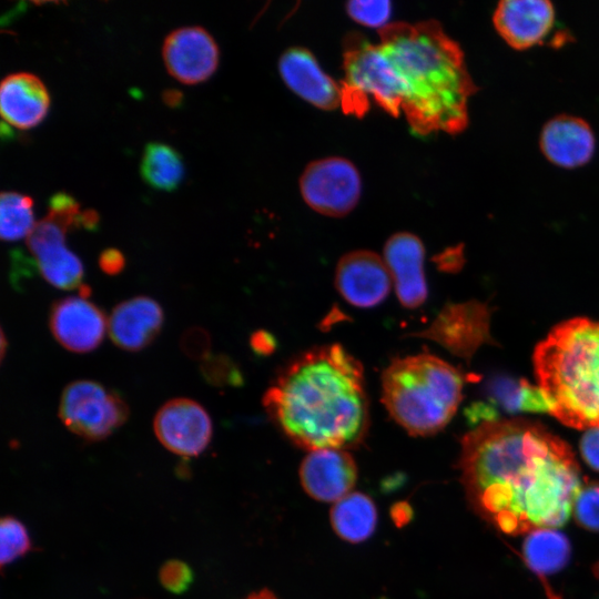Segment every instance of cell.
Listing matches in <instances>:
<instances>
[{
    "instance_id": "603a6c76",
    "label": "cell",
    "mask_w": 599,
    "mask_h": 599,
    "mask_svg": "<svg viewBox=\"0 0 599 599\" xmlns=\"http://www.w3.org/2000/svg\"><path fill=\"white\" fill-rule=\"evenodd\" d=\"M526 564L538 576L552 575L566 567L571 547L567 536L554 528H539L527 534L522 544Z\"/></svg>"
},
{
    "instance_id": "ffe728a7",
    "label": "cell",
    "mask_w": 599,
    "mask_h": 599,
    "mask_svg": "<svg viewBox=\"0 0 599 599\" xmlns=\"http://www.w3.org/2000/svg\"><path fill=\"white\" fill-rule=\"evenodd\" d=\"M50 106V95L40 78L29 72L7 75L0 87V111L3 120L18 129L40 124Z\"/></svg>"
},
{
    "instance_id": "52a82bcc",
    "label": "cell",
    "mask_w": 599,
    "mask_h": 599,
    "mask_svg": "<svg viewBox=\"0 0 599 599\" xmlns=\"http://www.w3.org/2000/svg\"><path fill=\"white\" fill-rule=\"evenodd\" d=\"M59 417L73 434L100 440L125 423L129 407L116 392L92 380H77L62 392Z\"/></svg>"
},
{
    "instance_id": "f1b7e54d",
    "label": "cell",
    "mask_w": 599,
    "mask_h": 599,
    "mask_svg": "<svg viewBox=\"0 0 599 599\" xmlns=\"http://www.w3.org/2000/svg\"><path fill=\"white\" fill-rule=\"evenodd\" d=\"M205 382L214 386L238 385L242 380L236 365L226 355H209L200 365Z\"/></svg>"
},
{
    "instance_id": "7a4b0ae2",
    "label": "cell",
    "mask_w": 599,
    "mask_h": 599,
    "mask_svg": "<svg viewBox=\"0 0 599 599\" xmlns=\"http://www.w3.org/2000/svg\"><path fill=\"white\" fill-rule=\"evenodd\" d=\"M268 417L308 451L359 446L369 428L361 362L335 343L293 357L263 396Z\"/></svg>"
},
{
    "instance_id": "44dd1931",
    "label": "cell",
    "mask_w": 599,
    "mask_h": 599,
    "mask_svg": "<svg viewBox=\"0 0 599 599\" xmlns=\"http://www.w3.org/2000/svg\"><path fill=\"white\" fill-rule=\"evenodd\" d=\"M483 311L473 303L446 306L434 322L414 336L432 339L458 356H467L480 341Z\"/></svg>"
},
{
    "instance_id": "d4e9b609",
    "label": "cell",
    "mask_w": 599,
    "mask_h": 599,
    "mask_svg": "<svg viewBox=\"0 0 599 599\" xmlns=\"http://www.w3.org/2000/svg\"><path fill=\"white\" fill-rule=\"evenodd\" d=\"M33 202L28 195L2 192L0 195V235L3 241L28 237L34 227Z\"/></svg>"
},
{
    "instance_id": "9c48e42d",
    "label": "cell",
    "mask_w": 599,
    "mask_h": 599,
    "mask_svg": "<svg viewBox=\"0 0 599 599\" xmlns=\"http://www.w3.org/2000/svg\"><path fill=\"white\" fill-rule=\"evenodd\" d=\"M154 433L170 451L185 457L200 455L212 437V422L206 410L189 398L166 402L156 413Z\"/></svg>"
},
{
    "instance_id": "277c9868",
    "label": "cell",
    "mask_w": 599,
    "mask_h": 599,
    "mask_svg": "<svg viewBox=\"0 0 599 599\" xmlns=\"http://www.w3.org/2000/svg\"><path fill=\"white\" fill-rule=\"evenodd\" d=\"M532 362L552 416L576 429L599 427V322L559 323L537 344Z\"/></svg>"
},
{
    "instance_id": "5b68a950",
    "label": "cell",
    "mask_w": 599,
    "mask_h": 599,
    "mask_svg": "<svg viewBox=\"0 0 599 599\" xmlns=\"http://www.w3.org/2000/svg\"><path fill=\"white\" fill-rule=\"evenodd\" d=\"M463 385L460 372L432 354L396 357L382 374V402L409 435L430 436L454 417Z\"/></svg>"
},
{
    "instance_id": "4dcf8cb0",
    "label": "cell",
    "mask_w": 599,
    "mask_h": 599,
    "mask_svg": "<svg viewBox=\"0 0 599 599\" xmlns=\"http://www.w3.org/2000/svg\"><path fill=\"white\" fill-rule=\"evenodd\" d=\"M80 206L75 200L63 192L51 196L48 216L61 223L67 230L79 223Z\"/></svg>"
},
{
    "instance_id": "2e32d148",
    "label": "cell",
    "mask_w": 599,
    "mask_h": 599,
    "mask_svg": "<svg viewBox=\"0 0 599 599\" xmlns=\"http://www.w3.org/2000/svg\"><path fill=\"white\" fill-rule=\"evenodd\" d=\"M49 325L54 338L74 353L98 347L108 327L103 312L81 296L57 301L50 311Z\"/></svg>"
},
{
    "instance_id": "ba28073f",
    "label": "cell",
    "mask_w": 599,
    "mask_h": 599,
    "mask_svg": "<svg viewBox=\"0 0 599 599\" xmlns=\"http://www.w3.org/2000/svg\"><path fill=\"white\" fill-rule=\"evenodd\" d=\"M298 186L303 201L313 211L342 217L358 204L363 183L352 161L343 156H326L305 166Z\"/></svg>"
},
{
    "instance_id": "8d00e7d4",
    "label": "cell",
    "mask_w": 599,
    "mask_h": 599,
    "mask_svg": "<svg viewBox=\"0 0 599 599\" xmlns=\"http://www.w3.org/2000/svg\"><path fill=\"white\" fill-rule=\"evenodd\" d=\"M162 98L169 106H177L183 100L182 93L177 90H166L163 92Z\"/></svg>"
},
{
    "instance_id": "1f68e13d",
    "label": "cell",
    "mask_w": 599,
    "mask_h": 599,
    "mask_svg": "<svg viewBox=\"0 0 599 599\" xmlns=\"http://www.w3.org/2000/svg\"><path fill=\"white\" fill-rule=\"evenodd\" d=\"M181 347L187 356L203 361L210 355L211 339L205 329L193 327L183 334Z\"/></svg>"
},
{
    "instance_id": "5bb4252c",
    "label": "cell",
    "mask_w": 599,
    "mask_h": 599,
    "mask_svg": "<svg viewBox=\"0 0 599 599\" xmlns=\"http://www.w3.org/2000/svg\"><path fill=\"white\" fill-rule=\"evenodd\" d=\"M383 258L399 303L406 308L422 306L428 295L424 271L425 247L418 236L397 232L385 243Z\"/></svg>"
},
{
    "instance_id": "d590c367",
    "label": "cell",
    "mask_w": 599,
    "mask_h": 599,
    "mask_svg": "<svg viewBox=\"0 0 599 599\" xmlns=\"http://www.w3.org/2000/svg\"><path fill=\"white\" fill-rule=\"evenodd\" d=\"M268 337H266V334H263V333H255L253 336H252V339H251V344H252V347L256 351V352H267V348L270 346L268 344Z\"/></svg>"
},
{
    "instance_id": "6da1fadb",
    "label": "cell",
    "mask_w": 599,
    "mask_h": 599,
    "mask_svg": "<svg viewBox=\"0 0 599 599\" xmlns=\"http://www.w3.org/2000/svg\"><path fill=\"white\" fill-rule=\"evenodd\" d=\"M458 466L474 510L507 535L558 528L582 488L571 447L544 425L487 419L461 438Z\"/></svg>"
},
{
    "instance_id": "83f0119b",
    "label": "cell",
    "mask_w": 599,
    "mask_h": 599,
    "mask_svg": "<svg viewBox=\"0 0 599 599\" xmlns=\"http://www.w3.org/2000/svg\"><path fill=\"white\" fill-rule=\"evenodd\" d=\"M572 512L580 527L599 532V481H590L580 489Z\"/></svg>"
},
{
    "instance_id": "8fae6325",
    "label": "cell",
    "mask_w": 599,
    "mask_h": 599,
    "mask_svg": "<svg viewBox=\"0 0 599 599\" xmlns=\"http://www.w3.org/2000/svg\"><path fill=\"white\" fill-rule=\"evenodd\" d=\"M167 72L185 84L207 80L219 65L220 51L202 27H182L170 32L162 48Z\"/></svg>"
},
{
    "instance_id": "e575fe53",
    "label": "cell",
    "mask_w": 599,
    "mask_h": 599,
    "mask_svg": "<svg viewBox=\"0 0 599 599\" xmlns=\"http://www.w3.org/2000/svg\"><path fill=\"white\" fill-rule=\"evenodd\" d=\"M98 213L92 210H87L81 212L78 226H83L87 230H94L98 226Z\"/></svg>"
},
{
    "instance_id": "d6a6232c",
    "label": "cell",
    "mask_w": 599,
    "mask_h": 599,
    "mask_svg": "<svg viewBox=\"0 0 599 599\" xmlns=\"http://www.w3.org/2000/svg\"><path fill=\"white\" fill-rule=\"evenodd\" d=\"M579 449L585 463L599 471V427L586 430L580 439Z\"/></svg>"
},
{
    "instance_id": "cb8c5ba5",
    "label": "cell",
    "mask_w": 599,
    "mask_h": 599,
    "mask_svg": "<svg viewBox=\"0 0 599 599\" xmlns=\"http://www.w3.org/2000/svg\"><path fill=\"white\" fill-rule=\"evenodd\" d=\"M141 175L153 189L173 191L184 176L182 158L165 143L150 142L143 152Z\"/></svg>"
},
{
    "instance_id": "3957f363",
    "label": "cell",
    "mask_w": 599,
    "mask_h": 599,
    "mask_svg": "<svg viewBox=\"0 0 599 599\" xmlns=\"http://www.w3.org/2000/svg\"><path fill=\"white\" fill-rule=\"evenodd\" d=\"M402 85V113L420 135L460 133L477 91L460 45L435 20L395 22L378 31Z\"/></svg>"
},
{
    "instance_id": "484cf974",
    "label": "cell",
    "mask_w": 599,
    "mask_h": 599,
    "mask_svg": "<svg viewBox=\"0 0 599 599\" xmlns=\"http://www.w3.org/2000/svg\"><path fill=\"white\" fill-rule=\"evenodd\" d=\"M0 550L1 567L16 561L31 550V539L26 526L12 516L1 519Z\"/></svg>"
},
{
    "instance_id": "836d02e7",
    "label": "cell",
    "mask_w": 599,
    "mask_h": 599,
    "mask_svg": "<svg viewBox=\"0 0 599 599\" xmlns=\"http://www.w3.org/2000/svg\"><path fill=\"white\" fill-rule=\"evenodd\" d=\"M124 264L125 258L116 248H105L99 256V266L108 275L119 274Z\"/></svg>"
},
{
    "instance_id": "e0dca14e",
    "label": "cell",
    "mask_w": 599,
    "mask_h": 599,
    "mask_svg": "<svg viewBox=\"0 0 599 599\" xmlns=\"http://www.w3.org/2000/svg\"><path fill=\"white\" fill-rule=\"evenodd\" d=\"M494 27L516 50L540 44L555 22V9L547 0H504L493 14Z\"/></svg>"
},
{
    "instance_id": "7402d4cb",
    "label": "cell",
    "mask_w": 599,
    "mask_h": 599,
    "mask_svg": "<svg viewBox=\"0 0 599 599\" xmlns=\"http://www.w3.org/2000/svg\"><path fill=\"white\" fill-rule=\"evenodd\" d=\"M329 520L339 538L357 544L367 540L375 531L377 509L369 496L352 491L334 504Z\"/></svg>"
},
{
    "instance_id": "ac0fdd59",
    "label": "cell",
    "mask_w": 599,
    "mask_h": 599,
    "mask_svg": "<svg viewBox=\"0 0 599 599\" xmlns=\"http://www.w3.org/2000/svg\"><path fill=\"white\" fill-rule=\"evenodd\" d=\"M539 145L545 158L552 164L575 169L591 160L596 150V138L583 119L560 114L545 123Z\"/></svg>"
},
{
    "instance_id": "4316f807",
    "label": "cell",
    "mask_w": 599,
    "mask_h": 599,
    "mask_svg": "<svg viewBox=\"0 0 599 599\" xmlns=\"http://www.w3.org/2000/svg\"><path fill=\"white\" fill-rule=\"evenodd\" d=\"M347 16L356 23L378 31L389 26L393 13L387 0H352L345 4Z\"/></svg>"
},
{
    "instance_id": "4fadbf2b",
    "label": "cell",
    "mask_w": 599,
    "mask_h": 599,
    "mask_svg": "<svg viewBox=\"0 0 599 599\" xmlns=\"http://www.w3.org/2000/svg\"><path fill=\"white\" fill-rule=\"evenodd\" d=\"M67 231L61 223L47 216L35 223L27 245L47 282L62 290H73L81 285L83 266L65 246Z\"/></svg>"
},
{
    "instance_id": "f35d334b",
    "label": "cell",
    "mask_w": 599,
    "mask_h": 599,
    "mask_svg": "<svg viewBox=\"0 0 599 599\" xmlns=\"http://www.w3.org/2000/svg\"><path fill=\"white\" fill-rule=\"evenodd\" d=\"M592 571L595 576L599 579V560L593 565Z\"/></svg>"
},
{
    "instance_id": "30bf717a",
    "label": "cell",
    "mask_w": 599,
    "mask_h": 599,
    "mask_svg": "<svg viewBox=\"0 0 599 599\" xmlns=\"http://www.w3.org/2000/svg\"><path fill=\"white\" fill-rule=\"evenodd\" d=\"M335 286L348 304L370 308L386 300L393 284L383 256L369 250H355L339 258Z\"/></svg>"
},
{
    "instance_id": "8992f818",
    "label": "cell",
    "mask_w": 599,
    "mask_h": 599,
    "mask_svg": "<svg viewBox=\"0 0 599 599\" xmlns=\"http://www.w3.org/2000/svg\"><path fill=\"white\" fill-rule=\"evenodd\" d=\"M344 79L342 109L363 115L369 98L392 115L402 113L403 93L399 78L383 47L359 35L346 38L343 52Z\"/></svg>"
},
{
    "instance_id": "d6986e66",
    "label": "cell",
    "mask_w": 599,
    "mask_h": 599,
    "mask_svg": "<svg viewBox=\"0 0 599 599\" xmlns=\"http://www.w3.org/2000/svg\"><path fill=\"white\" fill-rule=\"evenodd\" d=\"M163 319V311L154 300L136 296L113 308L108 329L115 345L135 352L146 347L158 336Z\"/></svg>"
},
{
    "instance_id": "9a60e30c",
    "label": "cell",
    "mask_w": 599,
    "mask_h": 599,
    "mask_svg": "<svg viewBox=\"0 0 599 599\" xmlns=\"http://www.w3.org/2000/svg\"><path fill=\"white\" fill-rule=\"evenodd\" d=\"M305 493L324 502H336L352 493L357 480V466L346 449L308 451L300 467Z\"/></svg>"
},
{
    "instance_id": "74e56055",
    "label": "cell",
    "mask_w": 599,
    "mask_h": 599,
    "mask_svg": "<svg viewBox=\"0 0 599 599\" xmlns=\"http://www.w3.org/2000/svg\"><path fill=\"white\" fill-rule=\"evenodd\" d=\"M245 599H277V597L268 589H262L260 591L251 593Z\"/></svg>"
},
{
    "instance_id": "7c38bea8",
    "label": "cell",
    "mask_w": 599,
    "mask_h": 599,
    "mask_svg": "<svg viewBox=\"0 0 599 599\" xmlns=\"http://www.w3.org/2000/svg\"><path fill=\"white\" fill-rule=\"evenodd\" d=\"M277 69L284 84L311 105L324 111L342 108V85L323 70L306 48L286 49L278 59Z\"/></svg>"
},
{
    "instance_id": "f546056e",
    "label": "cell",
    "mask_w": 599,
    "mask_h": 599,
    "mask_svg": "<svg viewBox=\"0 0 599 599\" xmlns=\"http://www.w3.org/2000/svg\"><path fill=\"white\" fill-rule=\"evenodd\" d=\"M160 582L171 592L181 593L190 586L193 575L190 567L181 560H169L160 568Z\"/></svg>"
}]
</instances>
